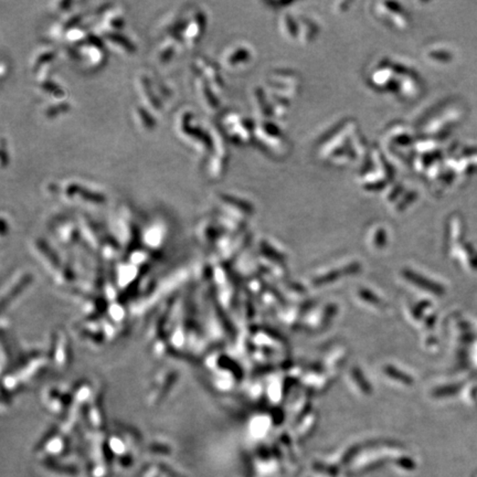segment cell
Returning <instances> with one entry per match:
<instances>
[{
  "label": "cell",
  "mask_w": 477,
  "mask_h": 477,
  "mask_svg": "<svg viewBox=\"0 0 477 477\" xmlns=\"http://www.w3.org/2000/svg\"><path fill=\"white\" fill-rule=\"evenodd\" d=\"M67 194H69V196H71V194H77V196L81 197V198L87 200V202H104V197L101 196L99 194L89 192V190H87V189L82 188V187L77 186V185H70L67 188Z\"/></svg>",
  "instance_id": "6da1fadb"
},
{
  "label": "cell",
  "mask_w": 477,
  "mask_h": 477,
  "mask_svg": "<svg viewBox=\"0 0 477 477\" xmlns=\"http://www.w3.org/2000/svg\"><path fill=\"white\" fill-rule=\"evenodd\" d=\"M106 37L109 38L112 43H119V45L124 48L127 51H132V50H134V45L129 43V40L126 39L125 37H122V35H119V33H107Z\"/></svg>",
  "instance_id": "7a4b0ae2"
}]
</instances>
